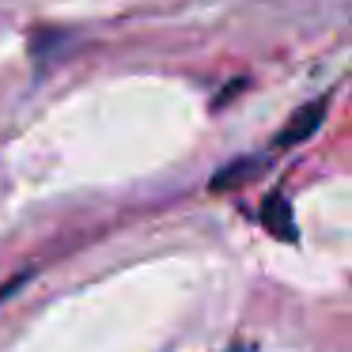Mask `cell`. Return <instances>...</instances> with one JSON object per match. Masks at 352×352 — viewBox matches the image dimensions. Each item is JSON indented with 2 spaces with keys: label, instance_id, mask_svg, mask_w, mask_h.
<instances>
[{
  "label": "cell",
  "instance_id": "obj_1",
  "mask_svg": "<svg viewBox=\"0 0 352 352\" xmlns=\"http://www.w3.org/2000/svg\"><path fill=\"white\" fill-rule=\"evenodd\" d=\"M322 118H326V99L307 102V107L299 110V114H292V122L273 137V148H296V144H303V140H311V133L322 125Z\"/></svg>",
  "mask_w": 352,
  "mask_h": 352
},
{
  "label": "cell",
  "instance_id": "obj_2",
  "mask_svg": "<svg viewBox=\"0 0 352 352\" xmlns=\"http://www.w3.org/2000/svg\"><path fill=\"white\" fill-rule=\"evenodd\" d=\"M261 223H265L276 239H292V243H296V216H292V205L284 201V193H273V197L265 201Z\"/></svg>",
  "mask_w": 352,
  "mask_h": 352
},
{
  "label": "cell",
  "instance_id": "obj_3",
  "mask_svg": "<svg viewBox=\"0 0 352 352\" xmlns=\"http://www.w3.org/2000/svg\"><path fill=\"white\" fill-rule=\"evenodd\" d=\"M254 167H258V160H250V155H246V160H235V163H223L220 170H216L212 175V190H228V186H239V182H246V178L254 175Z\"/></svg>",
  "mask_w": 352,
  "mask_h": 352
},
{
  "label": "cell",
  "instance_id": "obj_4",
  "mask_svg": "<svg viewBox=\"0 0 352 352\" xmlns=\"http://www.w3.org/2000/svg\"><path fill=\"white\" fill-rule=\"evenodd\" d=\"M27 280H31V273H19V276H12L8 284H0V303H4V299H12V296H16V292L23 288Z\"/></svg>",
  "mask_w": 352,
  "mask_h": 352
}]
</instances>
